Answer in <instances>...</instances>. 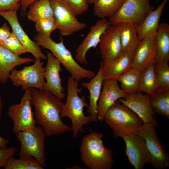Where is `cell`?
Here are the masks:
<instances>
[{
    "mask_svg": "<svg viewBox=\"0 0 169 169\" xmlns=\"http://www.w3.org/2000/svg\"><path fill=\"white\" fill-rule=\"evenodd\" d=\"M0 46L18 56L28 52L26 48L13 33V35L9 38L0 41Z\"/></svg>",
    "mask_w": 169,
    "mask_h": 169,
    "instance_id": "33",
    "label": "cell"
},
{
    "mask_svg": "<svg viewBox=\"0 0 169 169\" xmlns=\"http://www.w3.org/2000/svg\"><path fill=\"white\" fill-rule=\"evenodd\" d=\"M104 135L92 132L82 139L80 147L81 161L90 169H110L113 163L112 151L104 146Z\"/></svg>",
    "mask_w": 169,
    "mask_h": 169,
    "instance_id": "2",
    "label": "cell"
},
{
    "mask_svg": "<svg viewBox=\"0 0 169 169\" xmlns=\"http://www.w3.org/2000/svg\"><path fill=\"white\" fill-rule=\"evenodd\" d=\"M34 60L29 58L21 57L0 46V83H7L11 71L16 66Z\"/></svg>",
    "mask_w": 169,
    "mask_h": 169,
    "instance_id": "21",
    "label": "cell"
},
{
    "mask_svg": "<svg viewBox=\"0 0 169 169\" xmlns=\"http://www.w3.org/2000/svg\"><path fill=\"white\" fill-rule=\"evenodd\" d=\"M145 139L149 152L150 163L156 169H164L169 166V156L159 139L152 125L143 123L137 133Z\"/></svg>",
    "mask_w": 169,
    "mask_h": 169,
    "instance_id": "11",
    "label": "cell"
},
{
    "mask_svg": "<svg viewBox=\"0 0 169 169\" xmlns=\"http://www.w3.org/2000/svg\"><path fill=\"white\" fill-rule=\"evenodd\" d=\"M34 40L40 46L49 50L75 80L79 82L83 79H91L95 75V72L86 69L78 64L71 52L64 45L62 38L60 42L56 43L50 36L38 33Z\"/></svg>",
    "mask_w": 169,
    "mask_h": 169,
    "instance_id": "5",
    "label": "cell"
},
{
    "mask_svg": "<svg viewBox=\"0 0 169 169\" xmlns=\"http://www.w3.org/2000/svg\"><path fill=\"white\" fill-rule=\"evenodd\" d=\"M102 84L97 108L98 119L101 122L104 121L105 115L109 108L127 95L120 88L115 79H105Z\"/></svg>",
    "mask_w": 169,
    "mask_h": 169,
    "instance_id": "18",
    "label": "cell"
},
{
    "mask_svg": "<svg viewBox=\"0 0 169 169\" xmlns=\"http://www.w3.org/2000/svg\"><path fill=\"white\" fill-rule=\"evenodd\" d=\"M105 18H100L91 27L90 30L82 43L76 48L75 59L84 65L89 64L86 55L89 49L99 44L102 35L110 26Z\"/></svg>",
    "mask_w": 169,
    "mask_h": 169,
    "instance_id": "17",
    "label": "cell"
},
{
    "mask_svg": "<svg viewBox=\"0 0 169 169\" xmlns=\"http://www.w3.org/2000/svg\"><path fill=\"white\" fill-rule=\"evenodd\" d=\"M20 0H0V12L10 11L20 7Z\"/></svg>",
    "mask_w": 169,
    "mask_h": 169,
    "instance_id": "37",
    "label": "cell"
},
{
    "mask_svg": "<svg viewBox=\"0 0 169 169\" xmlns=\"http://www.w3.org/2000/svg\"><path fill=\"white\" fill-rule=\"evenodd\" d=\"M5 169H43L38 162L32 157L15 158L11 156L7 160L3 167Z\"/></svg>",
    "mask_w": 169,
    "mask_h": 169,
    "instance_id": "31",
    "label": "cell"
},
{
    "mask_svg": "<svg viewBox=\"0 0 169 169\" xmlns=\"http://www.w3.org/2000/svg\"><path fill=\"white\" fill-rule=\"evenodd\" d=\"M154 64H150L141 71L137 92H144L151 95L158 89Z\"/></svg>",
    "mask_w": 169,
    "mask_h": 169,
    "instance_id": "27",
    "label": "cell"
},
{
    "mask_svg": "<svg viewBox=\"0 0 169 169\" xmlns=\"http://www.w3.org/2000/svg\"><path fill=\"white\" fill-rule=\"evenodd\" d=\"M17 151V148L14 146L7 148H0V169L4 167L8 159L13 156Z\"/></svg>",
    "mask_w": 169,
    "mask_h": 169,
    "instance_id": "36",
    "label": "cell"
},
{
    "mask_svg": "<svg viewBox=\"0 0 169 169\" xmlns=\"http://www.w3.org/2000/svg\"><path fill=\"white\" fill-rule=\"evenodd\" d=\"M15 136L20 144V157L34 158L43 167L45 166V140L46 134L42 128L36 125L33 129L19 131Z\"/></svg>",
    "mask_w": 169,
    "mask_h": 169,
    "instance_id": "6",
    "label": "cell"
},
{
    "mask_svg": "<svg viewBox=\"0 0 169 169\" xmlns=\"http://www.w3.org/2000/svg\"><path fill=\"white\" fill-rule=\"evenodd\" d=\"M32 105L31 88H28L25 90L19 103L8 108V114L13 120V131L15 134L32 129L36 125Z\"/></svg>",
    "mask_w": 169,
    "mask_h": 169,
    "instance_id": "8",
    "label": "cell"
},
{
    "mask_svg": "<svg viewBox=\"0 0 169 169\" xmlns=\"http://www.w3.org/2000/svg\"><path fill=\"white\" fill-rule=\"evenodd\" d=\"M3 108V104L0 98V119ZM9 142V140L4 138L0 136V148H7Z\"/></svg>",
    "mask_w": 169,
    "mask_h": 169,
    "instance_id": "40",
    "label": "cell"
},
{
    "mask_svg": "<svg viewBox=\"0 0 169 169\" xmlns=\"http://www.w3.org/2000/svg\"><path fill=\"white\" fill-rule=\"evenodd\" d=\"M154 65L158 89H169V66L168 63H156Z\"/></svg>",
    "mask_w": 169,
    "mask_h": 169,
    "instance_id": "32",
    "label": "cell"
},
{
    "mask_svg": "<svg viewBox=\"0 0 169 169\" xmlns=\"http://www.w3.org/2000/svg\"><path fill=\"white\" fill-rule=\"evenodd\" d=\"M134 54L129 52L123 53L110 63L102 65L105 79H115L131 68Z\"/></svg>",
    "mask_w": 169,
    "mask_h": 169,
    "instance_id": "22",
    "label": "cell"
},
{
    "mask_svg": "<svg viewBox=\"0 0 169 169\" xmlns=\"http://www.w3.org/2000/svg\"><path fill=\"white\" fill-rule=\"evenodd\" d=\"M63 0L74 10L76 15L83 14L89 8V4L85 0Z\"/></svg>",
    "mask_w": 169,
    "mask_h": 169,
    "instance_id": "35",
    "label": "cell"
},
{
    "mask_svg": "<svg viewBox=\"0 0 169 169\" xmlns=\"http://www.w3.org/2000/svg\"><path fill=\"white\" fill-rule=\"evenodd\" d=\"M88 4H94L96 0H85Z\"/></svg>",
    "mask_w": 169,
    "mask_h": 169,
    "instance_id": "41",
    "label": "cell"
},
{
    "mask_svg": "<svg viewBox=\"0 0 169 169\" xmlns=\"http://www.w3.org/2000/svg\"><path fill=\"white\" fill-rule=\"evenodd\" d=\"M103 65L111 62L122 54L118 25H111L101 37L99 44Z\"/></svg>",
    "mask_w": 169,
    "mask_h": 169,
    "instance_id": "13",
    "label": "cell"
},
{
    "mask_svg": "<svg viewBox=\"0 0 169 169\" xmlns=\"http://www.w3.org/2000/svg\"><path fill=\"white\" fill-rule=\"evenodd\" d=\"M155 39L156 49V63H168L169 60V25L168 24L162 23L159 24Z\"/></svg>",
    "mask_w": 169,
    "mask_h": 169,
    "instance_id": "25",
    "label": "cell"
},
{
    "mask_svg": "<svg viewBox=\"0 0 169 169\" xmlns=\"http://www.w3.org/2000/svg\"><path fill=\"white\" fill-rule=\"evenodd\" d=\"M57 29L62 36H68L85 28L79 21L74 10L63 0H50Z\"/></svg>",
    "mask_w": 169,
    "mask_h": 169,
    "instance_id": "9",
    "label": "cell"
},
{
    "mask_svg": "<svg viewBox=\"0 0 169 169\" xmlns=\"http://www.w3.org/2000/svg\"><path fill=\"white\" fill-rule=\"evenodd\" d=\"M31 101L35 118L46 136L59 135L71 131L62 120L60 114L64 105L61 100L50 92L31 88Z\"/></svg>",
    "mask_w": 169,
    "mask_h": 169,
    "instance_id": "1",
    "label": "cell"
},
{
    "mask_svg": "<svg viewBox=\"0 0 169 169\" xmlns=\"http://www.w3.org/2000/svg\"><path fill=\"white\" fill-rule=\"evenodd\" d=\"M39 0H20V14L25 16L27 15V10L30 5Z\"/></svg>",
    "mask_w": 169,
    "mask_h": 169,
    "instance_id": "39",
    "label": "cell"
},
{
    "mask_svg": "<svg viewBox=\"0 0 169 169\" xmlns=\"http://www.w3.org/2000/svg\"><path fill=\"white\" fill-rule=\"evenodd\" d=\"M79 85V82L71 75L69 77L67 99L60 114L61 118L67 117L70 119L72 123L71 130L74 138L79 132H82L84 131V125L92 121L90 116H86L84 113V108H88L89 105L85 102V96L80 97L79 95L78 94L82 90L78 87Z\"/></svg>",
    "mask_w": 169,
    "mask_h": 169,
    "instance_id": "3",
    "label": "cell"
},
{
    "mask_svg": "<svg viewBox=\"0 0 169 169\" xmlns=\"http://www.w3.org/2000/svg\"><path fill=\"white\" fill-rule=\"evenodd\" d=\"M18 9L10 11L0 12V15L6 19L10 24L12 32L34 58L46 59V56L42 52L40 45L36 42L31 40L21 26L18 20L17 12Z\"/></svg>",
    "mask_w": 169,
    "mask_h": 169,
    "instance_id": "15",
    "label": "cell"
},
{
    "mask_svg": "<svg viewBox=\"0 0 169 169\" xmlns=\"http://www.w3.org/2000/svg\"><path fill=\"white\" fill-rule=\"evenodd\" d=\"M0 98H1V95L0 93Z\"/></svg>",
    "mask_w": 169,
    "mask_h": 169,
    "instance_id": "42",
    "label": "cell"
},
{
    "mask_svg": "<svg viewBox=\"0 0 169 169\" xmlns=\"http://www.w3.org/2000/svg\"><path fill=\"white\" fill-rule=\"evenodd\" d=\"M153 111L169 119V89L159 88L150 95Z\"/></svg>",
    "mask_w": 169,
    "mask_h": 169,
    "instance_id": "26",
    "label": "cell"
},
{
    "mask_svg": "<svg viewBox=\"0 0 169 169\" xmlns=\"http://www.w3.org/2000/svg\"><path fill=\"white\" fill-rule=\"evenodd\" d=\"M104 79L102 65L101 62L97 74L91 79L89 82H84L81 84L82 85L86 87L89 92V105L88 108V112L92 121H97L98 120L97 115L98 101L100 97Z\"/></svg>",
    "mask_w": 169,
    "mask_h": 169,
    "instance_id": "20",
    "label": "cell"
},
{
    "mask_svg": "<svg viewBox=\"0 0 169 169\" xmlns=\"http://www.w3.org/2000/svg\"><path fill=\"white\" fill-rule=\"evenodd\" d=\"M44 64L40 58L35 60L33 64L20 70L14 68L11 71L9 79L14 85L21 87L23 90L31 88L44 90L45 82Z\"/></svg>",
    "mask_w": 169,
    "mask_h": 169,
    "instance_id": "7",
    "label": "cell"
},
{
    "mask_svg": "<svg viewBox=\"0 0 169 169\" xmlns=\"http://www.w3.org/2000/svg\"><path fill=\"white\" fill-rule=\"evenodd\" d=\"M168 1L163 0L155 10L149 13L140 25L136 27L137 36L140 41L156 33L162 13Z\"/></svg>",
    "mask_w": 169,
    "mask_h": 169,
    "instance_id": "23",
    "label": "cell"
},
{
    "mask_svg": "<svg viewBox=\"0 0 169 169\" xmlns=\"http://www.w3.org/2000/svg\"><path fill=\"white\" fill-rule=\"evenodd\" d=\"M27 13L28 20L34 23L41 19L53 17V11L50 0H39L30 5Z\"/></svg>",
    "mask_w": 169,
    "mask_h": 169,
    "instance_id": "30",
    "label": "cell"
},
{
    "mask_svg": "<svg viewBox=\"0 0 169 169\" xmlns=\"http://www.w3.org/2000/svg\"><path fill=\"white\" fill-rule=\"evenodd\" d=\"M117 25L120 28L122 53L129 52L134 55L140 41L137 37L136 27L130 22H123Z\"/></svg>",
    "mask_w": 169,
    "mask_h": 169,
    "instance_id": "24",
    "label": "cell"
},
{
    "mask_svg": "<svg viewBox=\"0 0 169 169\" xmlns=\"http://www.w3.org/2000/svg\"><path fill=\"white\" fill-rule=\"evenodd\" d=\"M122 138L126 145L125 154L135 169H142L150 163L151 156L143 137L136 133Z\"/></svg>",
    "mask_w": 169,
    "mask_h": 169,
    "instance_id": "12",
    "label": "cell"
},
{
    "mask_svg": "<svg viewBox=\"0 0 169 169\" xmlns=\"http://www.w3.org/2000/svg\"><path fill=\"white\" fill-rule=\"evenodd\" d=\"M150 97L147 94L136 92L127 94L124 98L118 100L138 115L143 123L150 124L155 127L158 124L150 105Z\"/></svg>",
    "mask_w": 169,
    "mask_h": 169,
    "instance_id": "14",
    "label": "cell"
},
{
    "mask_svg": "<svg viewBox=\"0 0 169 169\" xmlns=\"http://www.w3.org/2000/svg\"><path fill=\"white\" fill-rule=\"evenodd\" d=\"M141 72L131 68L116 79L120 83L121 89L124 92L127 94L137 92Z\"/></svg>",
    "mask_w": 169,
    "mask_h": 169,
    "instance_id": "29",
    "label": "cell"
},
{
    "mask_svg": "<svg viewBox=\"0 0 169 169\" xmlns=\"http://www.w3.org/2000/svg\"><path fill=\"white\" fill-rule=\"evenodd\" d=\"M35 23L36 31L47 36H50L51 33L57 29L53 17L39 19Z\"/></svg>",
    "mask_w": 169,
    "mask_h": 169,
    "instance_id": "34",
    "label": "cell"
},
{
    "mask_svg": "<svg viewBox=\"0 0 169 169\" xmlns=\"http://www.w3.org/2000/svg\"><path fill=\"white\" fill-rule=\"evenodd\" d=\"M156 34L140 41L134 55L132 68L142 71L149 65L156 63Z\"/></svg>",
    "mask_w": 169,
    "mask_h": 169,
    "instance_id": "19",
    "label": "cell"
},
{
    "mask_svg": "<svg viewBox=\"0 0 169 169\" xmlns=\"http://www.w3.org/2000/svg\"><path fill=\"white\" fill-rule=\"evenodd\" d=\"M152 10L149 0H125L119 11L108 21L111 25L130 22L136 27Z\"/></svg>",
    "mask_w": 169,
    "mask_h": 169,
    "instance_id": "10",
    "label": "cell"
},
{
    "mask_svg": "<svg viewBox=\"0 0 169 169\" xmlns=\"http://www.w3.org/2000/svg\"><path fill=\"white\" fill-rule=\"evenodd\" d=\"M125 0H96L94 3V14L100 18H110L120 9Z\"/></svg>",
    "mask_w": 169,
    "mask_h": 169,
    "instance_id": "28",
    "label": "cell"
},
{
    "mask_svg": "<svg viewBox=\"0 0 169 169\" xmlns=\"http://www.w3.org/2000/svg\"><path fill=\"white\" fill-rule=\"evenodd\" d=\"M47 63L44 67L45 82L44 90L48 91L62 100L65 96L64 89L62 85L59 73L62 72L60 63L52 53H48Z\"/></svg>",
    "mask_w": 169,
    "mask_h": 169,
    "instance_id": "16",
    "label": "cell"
},
{
    "mask_svg": "<svg viewBox=\"0 0 169 169\" xmlns=\"http://www.w3.org/2000/svg\"><path fill=\"white\" fill-rule=\"evenodd\" d=\"M104 120L112 129L115 137L137 133L143 124L128 107L117 102L107 110Z\"/></svg>",
    "mask_w": 169,
    "mask_h": 169,
    "instance_id": "4",
    "label": "cell"
},
{
    "mask_svg": "<svg viewBox=\"0 0 169 169\" xmlns=\"http://www.w3.org/2000/svg\"><path fill=\"white\" fill-rule=\"evenodd\" d=\"M10 27L5 23L0 27V41L7 39L13 35V33L10 32Z\"/></svg>",
    "mask_w": 169,
    "mask_h": 169,
    "instance_id": "38",
    "label": "cell"
}]
</instances>
